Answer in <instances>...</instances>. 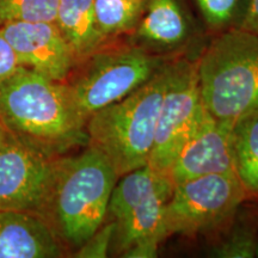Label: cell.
Segmentation results:
<instances>
[{
  "label": "cell",
  "instance_id": "ba28073f",
  "mask_svg": "<svg viewBox=\"0 0 258 258\" xmlns=\"http://www.w3.org/2000/svg\"><path fill=\"white\" fill-rule=\"evenodd\" d=\"M60 157H49L8 135L0 146V213L43 211Z\"/></svg>",
  "mask_w": 258,
  "mask_h": 258
},
{
  "label": "cell",
  "instance_id": "5b68a950",
  "mask_svg": "<svg viewBox=\"0 0 258 258\" xmlns=\"http://www.w3.org/2000/svg\"><path fill=\"white\" fill-rule=\"evenodd\" d=\"M164 64L163 57L129 37L108 41L74 64L64 80L80 115L88 122L99 109L144 85Z\"/></svg>",
  "mask_w": 258,
  "mask_h": 258
},
{
  "label": "cell",
  "instance_id": "7c38bea8",
  "mask_svg": "<svg viewBox=\"0 0 258 258\" xmlns=\"http://www.w3.org/2000/svg\"><path fill=\"white\" fill-rule=\"evenodd\" d=\"M64 245L38 214L0 213V258L62 257Z\"/></svg>",
  "mask_w": 258,
  "mask_h": 258
},
{
  "label": "cell",
  "instance_id": "8992f818",
  "mask_svg": "<svg viewBox=\"0 0 258 258\" xmlns=\"http://www.w3.org/2000/svg\"><path fill=\"white\" fill-rule=\"evenodd\" d=\"M237 173H213L173 185L165 206L167 235H191L231 217L246 195Z\"/></svg>",
  "mask_w": 258,
  "mask_h": 258
},
{
  "label": "cell",
  "instance_id": "e0dca14e",
  "mask_svg": "<svg viewBox=\"0 0 258 258\" xmlns=\"http://www.w3.org/2000/svg\"><path fill=\"white\" fill-rule=\"evenodd\" d=\"M212 36L231 29H240L250 0H191Z\"/></svg>",
  "mask_w": 258,
  "mask_h": 258
},
{
  "label": "cell",
  "instance_id": "cb8c5ba5",
  "mask_svg": "<svg viewBox=\"0 0 258 258\" xmlns=\"http://www.w3.org/2000/svg\"><path fill=\"white\" fill-rule=\"evenodd\" d=\"M8 135L9 133L6 132V129L4 128V125H3L2 122H0V146L4 144V141L6 140V138H8Z\"/></svg>",
  "mask_w": 258,
  "mask_h": 258
},
{
  "label": "cell",
  "instance_id": "277c9868",
  "mask_svg": "<svg viewBox=\"0 0 258 258\" xmlns=\"http://www.w3.org/2000/svg\"><path fill=\"white\" fill-rule=\"evenodd\" d=\"M201 99L209 114L234 124L258 110V35L231 29L214 35L198 59Z\"/></svg>",
  "mask_w": 258,
  "mask_h": 258
},
{
  "label": "cell",
  "instance_id": "4fadbf2b",
  "mask_svg": "<svg viewBox=\"0 0 258 258\" xmlns=\"http://www.w3.org/2000/svg\"><path fill=\"white\" fill-rule=\"evenodd\" d=\"M170 178L164 180L152 192L134 203L114 222L110 247L112 252L123 253L141 241L161 243L167 237L165 227V206L172 194Z\"/></svg>",
  "mask_w": 258,
  "mask_h": 258
},
{
  "label": "cell",
  "instance_id": "44dd1931",
  "mask_svg": "<svg viewBox=\"0 0 258 258\" xmlns=\"http://www.w3.org/2000/svg\"><path fill=\"white\" fill-rule=\"evenodd\" d=\"M21 67H23V64L19 61L15 49L0 31V84L11 78Z\"/></svg>",
  "mask_w": 258,
  "mask_h": 258
},
{
  "label": "cell",
  "instance_id": "6da1fadb",
  "mask_svg": "<svg viewBox=\"0 0 258 258\" xmlns=\"http://www.w3.org/2000/svg\"><path fill=\"white\" fill-rule=\"evenodd\" d=\"M0 122L18 143L49 157L88 146L86 121L64 83L27 67L0 84Z\"/></svg>",
  "mask_w": 258,
  "mask_h": 258
},
{
  "label": "cell",
  "instance_id": "2e32d148",
  "mask_svg": "<svg viewBox=\"0 0 258 258\" xmlns=\"http://www.w3.org/2000/svg\"><path fill=\"white\" fill-rule=\"evenodd\" d=\"M145 5L146 0H93L97 30L106 42L131 36Z\"/></svg>",
  "mask_w": 258,
  "mask_h": 258
},
{
  "label": "cell",
  "instance_id": "ac0fdd59",
  "mask_svg": "<svg viewBox=\"0 0 258 258\" xmlns=\"http://www.w3.org/2000/svg\"><path fill=\"white\" fill-rule=\"evenodd\" d=\"M59 0H0V28L17 22L55 23Z\"/></svg>",
  "mask_w": 258,
  "mask_h": 258
},
{
  "label": "cell",
  "instance_id": "5bb4252c",
  "mask_svg": "<svg viewBox=\"0 0 258 258\" xmlns=\"http://www.w3.org/2000/svg\"><path fill=\"white\" fill-rule=\"evenodd\" d=\"M55 24L72 50L76 63L106 43L97 30L93 0H59Z\"/></svg>",
  "mask_w": 258,
  "mask_h": 258
},
{
  "label": "cell",
  "instance_id": "3957f363",
  "mask_svg": "<svg viewBox=\"0 0 258 258\" xmlns=\"http://www.w3.org/2000/svg\"><path fill=\"white\" fill-rule=\"evenodd\" d=\"M167 85V62L131 95L99 109L86 122L88 146L110 163L118 178L148 165Z\"/></svg>",
  "mask_w": 258,
  "mask_h": 258
},
{
  "label": "cell",
  "instance_id": "7402d4cb",
  "mask_svg": "<svg viewBox=\"0 0 258 258\" xmlns=\"http://www.w3.org/2000/svg\"><path fill=\"white\" fill-rule=\"evenodd\" d=\"M160 243L153 240L141 241L131 246L124 251L121 256L131 257V258H151L157 256L158 246Z\"/></svg>",
  "mask_w": 258,
  "mask_h": 258
},
{
  "label": "cell",
  "instance_id": "52a82bcc",
  "mask_svg": "<svg viewBox=\"0 0 258 258\" xmlns=\"http://www.w3.org/2000/svg\"><path fill=\"white\" fill-rule=\"evenodd\" d=\"M202 108L198 60L179 59L167 62V85L158 116L148 166L166 175L198 122Z\"/></svg>",
  "mask_w": 258,
  "mask_h": 258
},
{
  "label": "cell",
  "instance_id": "9c48e42d",
  "mask_svg": "<svg viewBox=\"0 0 258 258\" xmlns=\"http://www.w3.org/2000/svg\"><path fill=\"white\" fill-rule=\"evenodd\" d=\"M232 127L217 120L203 105L198 122L167 171L171 183L175 185L213 173H235Z\"/></svg>",
  "mask_w": 258,
  "mask_h": 258
},
{
  "label": "cell",
  "instance_id": "ffe728a7",
  "mask_svg": "<svg viewBox=\"0 0 258 258\" xmlns=\"http://www.w3.org/2000/svg\"><path fill=\"white\" fill-rule=\"evenodd\" d=\"M256 238L250 232H241L226 241L218 250L222 257H254L257 251Z\"/></svg>",
  "mask_w": 258,
  "mask_h": 258
},
{
  "label": "cell",
  "instance_id": "9a60e30c",
  "mask_svg": "<svg viewBox=\"0 0 258 258\" xmlns=\"http://www.w3.org/2000/svg\"><path fill=\"white\" fill-rule=\"evenodd\" d=\"M234 169L247 192L258 195V110L232 127Z\"/></svg>",
  "mask_w": 258,
  "mask_h": 258
},
{
  "label": "cell",
  "instance_id": "603a6c76",
  "mask_svg": "<svg viewBox=\"0 0 258 258\" xmlns=\"http://www.w3.org/2000/svg\"><path fill=\"white\" fill-rule=\"evenodd\" d=\"M240 29L258 35V0H250L249 10Z\"/></svg>",
  "mask_w": 258,
  "mask_h": 258
},
{
  "label": "cell",
  "instance_id": "7a4b0ae2",
  "mask_svg": "<svg viewBox=\"0 0 258 258\" xmlns=\"http://www.w3.org/2000/svg\"><path fill=\"white\" fill-rule=\"evenodd\" d=\"M117 179L110 163L92 147L60 157L41 217L64 246L78 249L104 224Z\"/></svg>",
  "mask_w": 258,
  "mask_h": 258
},
{
  "label": "cell",
  "instance_id": "30bf717a",
  "mask_svg": "<svg viewBox=\"0 0 258 258\" xmlns=\"http://www.w3.org/2000/svg\"><path fill=\"white\" fill-rule=\"evenodd\" d=\"M0 31L23 67L51 80L63 83L76 64L72 50L55 23L17 22L3 25Z\"/></svg>",
  "mask_w": 258,
  "mask_h": 258
},
{
  "label": "cell",
  "instance_id": "d6986e66",
  "mask_svg": "<svg viewBox=\"0 0 258 258\" xmlns=\"http://www.w3.org/2000/svg\"><path fill=\"white\" fill-rule=\"evenodd\" d=\"M112 233H114V222L103 224L88 240L78 247L74 256L79 258H104L108 256L110 249Z\"/></svg>",
  "mask_w": 258,
  "mask_h": 258
},
{
  "label": "cell",
  "instance_id": "8fae6325",
  "mask_svg": "<svg viewBox=\"0 0 258 258\" xmlns=\"http://www.w3.org/2000/svg\"><path fill=\"white\" fill-rule=\"evenodd\" d=\"M196 35L195 23L184 0H146L144 14L128 37L154 53L180 49Z\"/></svg>",
  "mask_w": 258,
  "mask_h": 258
}]
</instances>
